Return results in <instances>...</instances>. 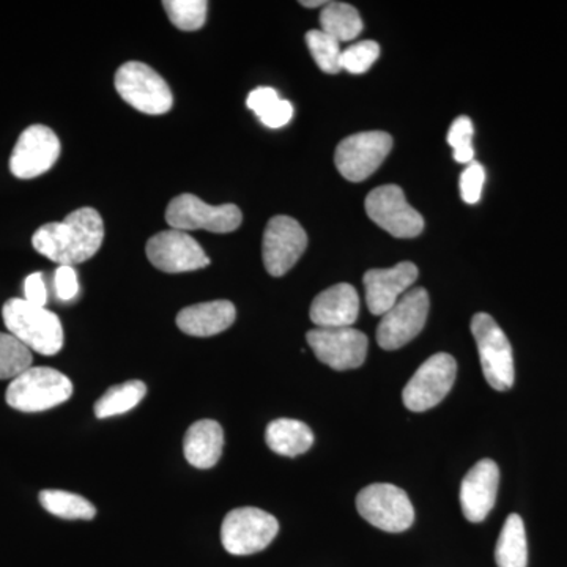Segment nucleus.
Masks as SVG:
<instances>
[{
	"mask_svg": "<svg viewBox=\"0 0 567 567\" xmlns=\"http://www.w3.org/2000/svg\"><path fill=\"white\" fill-rule=\"evenodd\" d=\"M55 293L59 300L70 301L80 293V282L74 267H59L54 278Z\"/></svg>",
	"mask_w": 567,
	"mask_h": 567,
	"instance_id": "72a5a7b5",
	"label": "nucleus"
},
{
	"mask_svg": "<svg viewBox=\"0 0 567 567\" xmlns=\"http://www.w3.org/2000/svg\"><path fill=\"white\" fill-rule=\"evenodd\" d=\"M276 517L259 507H238L224 518L221 543L227 554L246 557L265 550L278 536Z\"/></svg>",
	"mask_w": 567,
	"mask_h": 567,
	"instance_id": "423d86ee",
	"label": "nucleus"
},
{
	"mask_svg": "<svg viewBox=\"0 0 567 567\" xmlns=\"http://www.w3.org/2000/svg\"><path fill=\"white\" fill-rule=\"evenodd\" d=\"M104 226L102 216L91 207L70 213L63 221L41 226L32 237L33 249L59 267L92 259L102 248Z\"/></svg>",
	"mask_w": 567,
	"mask_h": 567,
	"instance_id": "f257e3e1",
	"label": "nucleus"
},
{
	"mask_svg": "<svg viewBox=\"0 0 567 567\" xmlns=\"http://www.w3.org/2000/svg\"><path fill=\"white\" fill-rule=\"evenodd\" d=\"M58 134L44 125H32L21 133L10 158V171L22 181L40 177L51 169L61 156Z\"/></svg>",
	"mask_w": 567,
	"mask_h": 567,
	"instance_id": "2eb2a0df",
	"label": "nucleus"
},
{
	"mask_svg": "<svg viewBox=\"0 0 567 567\" xmlns=\"http://www.w3.org/2000/svg\"><path fill=\"white\" fill-rule=\"evenodd\" d=\"M115 91L123 102L148 115L166 114L174 104L167 82L152 66L142 62H126L117 70Z\"/></svg>",
	"mask_w": 567,
	"mask_h": 567,
	"instance_id": "39448f33",
	"label": "nucleus"
},
{
	"mask_svg": "<svg viewBox=\"0 0 567 567\" xmlns=\"http://www.w3.org/2000/svg\"><path fill=\"white\" fill-rule=\"evenodd\" d=\"M472 333L480 353L481 365L488 385L507 391L516 380L513 347L494 317L480 312L473 317Z\"/></svg>",
	"mask_w": 567,
	"mask_h": 567,
	"instance_id": "20e7f679",
	"label": "nucleus"
},
{
	"mask_svg": "<svg viewBox=\"0 0 567 567\" xmlns=\"http://www.w3.org/2000/svg\"><path fill=\"white\" fill-rule=\"evenodd\" d=\"M163 7L171 22L181 31H199L207 20L208 2L205 0H166Z\"/></svg>",
	"mask_w": 567,
	"mask_h": 567,
	"instance_id": "c85d7f7f",
	"label": "nucleus"
},
{
	"mask_svg": "<svg viewBox=\"0 0 567 567\" xmlns=\"http://www.w3.org/2000/svg\"><path fill=\"white\" fill-rule=\"evenodd\" d=\"M364 207L369 218L395 238H415L423 233V216L406 203L399 186H379L365 197Z\"/></svg>",
	"mask_w": 567,
	"mask_h": 567,
	"instance_id": "f8f14e48",
	"label": "nucleus"
},
{
	"mask_svg": "<svg viewBox=\"0 0 567 567\" xmlns=\"http://www.w3.org/2000/svg\"><path fill=\"white\" fill-rule=\"evenodd\" d=\"M24 300L29 303L44 308L48 303L47 284L43 281V275L32 274L24 281Z\"/></svg>",
	"mask_w": 567,
	"mask_h": 567,
	"instance_id": "f704fd0d",
	"label": "nucleus"
},
{
	"mask_svg": "<svg viewBox=\"0 0 567 567\" xmlns=\"http://www.w3.org/2000/svg\"><path fill=\"white\" fill-rule=\"evenodd\" d=\"M7 330L33 352L52 357L63 347L61 319L47 308H40L24 298H11L3 305Z\"/></svg>",
	"mask_w": 567,
	"mask_h": 567,
	"instance_id": "f03ea898",
	"label": "nucleus"
},
{
	"mask_svg": "<svg viewBox=\"0 0 567 567\" xmlns=\"http://www.w3.org/2000/svg\"><path fill=\"white\" fill-rule=\"evenodd\" d=\"M499 468L491 458L477 462L462 481L461 506L466 520L481 524L494 509L498 494Z\"/></svg>",
	"mask_w": 567,
	"mask_h": 567,
	"instance_id": "a211bd4d",
	"label": "nucleus"
},
{
	"mask_svg": "<svg viewBox=\"0 0 567 567\" xmlns=\"http://www.w3.org/2000/svg\"><path fill=\"white\" fill-rule=\"evenodd\" d=\"M457 363L451 354L436 353L417 368L402 391V401L410 412H427L439 405L453 390Z\"/></svg>",
	"mask_w": 567,
	"mask_h": 567,
	"instance_id": "1a4fd4ad",
	"label": "nucleus"
},
{
	"mask_svg": "<svg viewBox=\"0 0 567 567\" xmlns=\"http://www.w3.org/2000/svg\"><path fill=\"white\" fill-rule=\"evenodd\" d=\"M145 252L153 267L164 274H186L210 265V257L205 254L203 246L182 230L169 229L153 235L145 246Z\"/></svg>",
	"mask_w": 567,
	"mask_h": 567,
	"instance_id": "4468645a",
	"label": "nucleus"
},
{
	"mask_svg": "<svg viewBox=\"0 0 567 567\" xmlns=\"http://www.w3.org/2000/svg\"><path fill=\"white\" fill-rule=\"evenodd\" d=\"M166 221L171 229L208 230L215 234H229L244 221L240 208L234 204L208 205L194 194H181L167 205Z\"/></svg>",
	"mask_w": 567,
	"mask_h": 567,
	"instance_id": "0eeeda50",
	"label": "nucleus"
},
{
	"mask_svg": "<svg viewBox=\"0 0 567 567\" xmlns=\"http://www.w3.org/2000/svg\"><path fill=\"white\" fill-rule=\"evenodd\" d=\"M484 182H486L484 167L480 163H470L461 175V194L464 203L470 205L480 203Z\"/></svg>",
	"mask_w": 567,
	"mask_h": 567,
	"instance_id": "473e14b6",
	"label": "nucleus"
},
{
	"mask_svg": "<svg viewBox=\"0 0 567 567\" xmlns=\"http://www.w3.org/2000/svg\"><path fill=\"white\" fill-rule=\"evenodd\" d=\"M380 55V47L375 41H360L342 51V70L352 74H363L369 71Z\"/></svg>",
	"mask_w": 567,
	"mask_h": 567,
	"instance_id": "7c9ffc66",
	"label": "nucleus"
},
{
	"mask_svg": "<svg viewBox=\"0 0 567 567\" xmlns=\"http://www.w3.org/2000/svg\"><path fill=\"white\" fill-rule=\"evenodd\" d=\"M427 290L423 287L410 289L382 316V322L377 328V342L383 350H398L409 344L423 331L429 316Z\"/></svg>",
	"mask_w": 567,
	"mask_h": 567,
	"instance_id": "9d476101",
	"label": "nucleus"
},
{
	"mask_svg": "<svg viewBox=\"0 0 567 567\" xmlns=\"http://www.w3.org/2000/svg\"><path fill=\"white\" fill-rule=\"evenodd\" d=\"M360 315V297L350 284H336L317 295L311 305L312 322L316 328H349Z\"/></svg>",
	"mask_w": 567,
	"mask_h": 567,
	"instance_id": "6ab92c4d",
	"label": "nucleus"
},
{
	"mask_svg": "<svg viewBox=\"0 0 567 567\" xmlns=\"http://www.w3.org/2000/svg\"><path fill=\"white\" fill-rule=\"evenodd\" d=\"M223 450L224 431L216 421H197L188 429L183 440L185 458L196 468L208 470L218 464Z\"/></svg>",
	"mask_w": 567,
	"mask_h": 567,
	"instance_id": "412c9836",
	"label": "nucleus"
},
{
	"mask_svg": "<svg viewBox=\"0 0 567 567\" xmlns=\"http://www.w3.org/2000/svg\"><path fill=\"white\" fill-rule=\"evenodd\" d=\"M473 123L468 117L462 115L451 125L450 132H447V144L453 147L454 159L457 163L470 164L473 163V156H475V148H473Z\"/></svg>",
	"mask_w": 567,
	"mask_h": 567,
	"instance_id": "2f4dec72",
	"label": "nucleus"
},
{
	"mask_svg": "<svg viewBox=\"0 0 567 567\" xmlns=\"http://www.w3.org/2000/svg\"><path fill=\"white\" fill-rule=\"evenodd\" d=\"M32 350L10 333H0V380H14L32 368Z\"/></svg>",
	"mask_w": 567,
	"mask_h": 567,
	"instance_id": "cd10ccee",
	"label": "nucleus"
},
{
	"mask_svg": "<svg viewBox=\"0 0 567 567\" xmlns=\"http://www.w3.org/2000/svg\"><path fill=\"white\" fill-rule=\"evenodd\" d=\"M73 383L65 374L51 368H31L11 380L7 404L24 413L44 412L69 401Z\"/></svg>",
	"mask_w": 567,
	"mask_h": 567,
	"instance_id": "7ed1b4c3",
	"label": "nucleus"
},
{
	"mask_svg": "<svg viewBox=\"0 0 567 567\" xmlns=\"http://www.w3.org/2000/svg\"><path fill=\"white\" fill-rule=\"evenodd\" d=\"M301 6L306 7V9H316V7L328 6V2H324V0H312V2L305 0V2H301Z\"/></svg>",
	"mask_w": 567,
	"mask_h": 567,
	"instance_id": "c9c22d12",
	"label": "nucleus"
},
{
	"mask_svg": "<svg viewBox=\"0 0 567 567\" xmlns=\"http://www.w3.org/2000/svg\"><path fill=\"white\" fill-rule=\"evenodd\" d=\"M312 352L334 371L360 368L368 357V338L349 328H315L306 334Z\"/></svg>",
	"mask_w": 567,
	"mask_h": 567,
	"instance_id": "ddd939ff",
	"label": "nucleus"
},
{
	"mask_svg": "<svg viewBox=\"0 0 567 567\" xmlns=\"http://www.w3.org/2000/svg\"><path fill=\"white\" fill-rule=\"evenodd\" d=\"M320 31L338 43L353 41L363 31V21L354 7L344 2H328L320 13Z\"/></svg>",
	"mask_w": 567,
	"mask_h": 567,
	"instance_id": "b1692460",
	"label": "nucleus"
},
{
	"mask_svg": "<svg viewBox=\"0 0 567 567\" xmlns=\"http://www.w3.org/2000/svg\"><path fill=\"white\" fill-rule=\"evenodd\" d=\"M360 516L386 533H402L415 522V509L406 492L393 484H371L357 496Z\"/></svg>",
	"mask_w": 567,
	"mask_h": 567,
	"instance_id": "6e6552de",
	"label": "nucleus"
},
{
	"mask_svg": "<svg viewBox=\"0 0 567 567\" xmlns=\"http://www.w3.org/2000/svg\"><path fill=\"white\" fill-rule=\"evenodd\" d=\"M39 498L48 513L65 520H92L96 516L95 506L87 498L71 492L43 491Z\"/></svg>",
	"mask_w": 567,
	"mask_h": 567,
	"instance_id": "bb28decb",
	"label": "nucleus"
},
{
	"mask_svg": "<svg viewBox=\"0 0 567 567\" xmlns=\"http://www.w3.org/2000/svg\"><path fill=\"white\" fill-rule=\"evenodd\" d=\"M495 561L498 567H527L528 565L527 532L518 514H511L503 525L495 547Z\"/></svg>",
	"mask_w": 567,
	"mask_h": 567,
	"instance_id": "5701e85b",
	"label": "nucleus"
},
{
	"mask_svg": "<svg viewBox=\"0 0 567 567\" xmlns=\"http://www.w3.org/2000/svg\"><path fill=\"white\" fill-rule=\"evenodd\" d=\"M306 44L311 51L312 59L323 73L336 74L342 70L341 43L322 31H309L306 33Z\"/></svg>",
	"mask_w": 567,
	"mask_h": 567,
	"instance_id": "c756f323",
	"label": "nucleus"
},
{
	"mask_svg": "<svg viewBox=\"0 0 567 567\" xmlns=\"http://www.w3.org/2000/svg\"><path fill=\"white\" fill-rule=\"evenodd\" d=\"M237 317L235 306L227 300L207 301L182 309L178 328L194 338H210L233 327Z\"/></svg>",
	"mask_w": 567,
	"mask_h": 567,
	"instance_id": "aec40b11",
	"label": "nucleus"
},
{
	"mask_svg": "<svg viewBox=\"0 0 567 567\" xmlns=\"http://www.w3.org/2000/svg\"><path fill=\"white\" fill-rule=\"evenodd\" d=\"M308 246L300 223L290 216H275L267 224L262 241L264 265L268 274L279 278L292 270Z\"/></svg>",
	"mask_w": 567,
	"mask_h": 567,
	"instance_id": "dca6fc26",
	"label": "nucleus"
},
{
	"mask_svg": "<svg viewBox=\"0 0 567 567\" xmlns=\"http://www.w3.org/2000/svg\"><path fill=\"white\" fill-rule=\"evenodd\" d=\"M393 148V137L385 132L353 134L339 142L334 163L346 181L358 183L371 177Z\"/></svg>",
	"mask_w": 567,
	"mask_h": 567,
	"instance_id": "9b49d317",
	"label": "nucleus"
},
{
	"mask_svg": "<svg viewBox=\"0 0 567 567\" xmlns=\"http://www.w3.org/2000/svg\"><path fill=\"white\" fill-rule=\"evenodd\" d=\"M145 394H147V386L141 380H130L122 385L111 386L95 402V406H93L95 416L99 420H106V417L123 415L140 405Z\"/></svg>",
	"mask_w": 567,
	"mask_h": 567,
	"instance_id": "393cba45",
	"label": "nucleus"
},
{
	"mask_svg": "<svg viewBox=\"0 0 567 567\" xmlns=\"http://www.w3.org/2000/svg\"><path fill=\"white\" fill-rule=\"evenodd\" d=\"M265 442L279 456L297 457L311 450L315 445V434L301 421L279 417L268 424Z\"/></svg>",
	"mask_w": 567,
	"mask_h": 567,
	"instance_id": "4be33fe9",
	"label": "nucleus"
},
{
	"mask_svg": "<svg viewBox=\"0 0 567 567\" xmlns=\"http://www.w3.org/2000/svg\"><path fill=\"white\" fill-rule=\"evenodd\" d=\"M249 110L260 118L268 128H282L292 121V103L279 99L278 92L271 87L254 89L248 96Z\"/></svg>",
	"mask_w": 567,
	"mask_h": 567,
	"instance_id": "a878e982",
	"label": "nucleus"
},
{
	"mask_svg": "<svg viewBox=\"0 0 567 567\" xmlns=\"http://www.w3.org/2000/svg\"><path fill=\"white\" fill-rule=\"evenodd\" d=\"M417 267L412 262H401L391 268L369 270L364 275L365 303L374 316L382 317L416 282Z\"/></svg>",
	"mask_w": 567,
	"mask_h": 567,
	"instance_id": "f3484780",
	"label": "nucleus"
}]
</instances>
